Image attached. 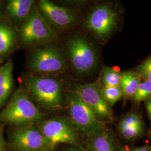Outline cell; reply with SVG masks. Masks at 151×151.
Instances as JSON below:
<instances>
[{
	"label": "cell",
	"instance_id": "obj_1",
	"mask_svg": "<svg viewBox=\"0 0 151 151\" xmlns=\"http://www.w3.org/2000/svg\"><path fill=\"white\" fill-rule=\"evenodd\" d=\"M43 114L26 94L17 92L0 113V119L12 124L22 125L37 122Z\"/></svg>",
	"mask_w": 151,
	"mask_h": 151
},
{
	"label": "cell",
	"instance_id": "obj_2",
	"mask_svg": "<svg viewBox=\"0 0 151 151\" xmlns=\"http://www.w3.org/2000/svg\"><path fill=\"white\" fill-rule=\"evenodd\" d=\"M69 112L74 124L87 136L104 132L102 122L75 92L69 95Z\"/></svg>",
	"mask_w": 151,
	"mask_h": 151
},
{
	"label": "cell",
	"instance_id": "obj_3",
	"mask_svg": "<svg viewBox=\"0 0 151 151\" xmlns=\"http://www.w3.org/2000/svg\"><path fill=\"white\" fill-rule=\"evenodd\" d=\"M27 85L33 96L45 107L57 109L62 102V90L58 81L45 77H31Z\"/></svg>",
	"mask_w": 151,
	"mask_h": 151
},
{
	"label": "cell",
	"instance_id": "obj_4",
	"mask_svg": "<svg viewBox=\"0 0 151 151\" xmlns=\"http://www.w3.org/2000/svg\"><path fill=\"white\" fill-rule=\"evenodd\" d=\"M118 15L108 5L99 6L87 17L85 25L98 38L104 40L108 38L116 26Z\"/></svg>",
	"mask_w": 151,
	"mask_h": 151
},
{
	"label": "cell",
	"instance_id": "obj_5",
	"mask_svg": "<svg viewBox=\"0 0 151 151\" xmlns=\"http://www.w3.org/2000/svg\"><path fill=\"white\" fill-rule=\"evenodd\" d=\"M75 92L101 121L113 119L110 107L103 97L101 90L95 83L77 86Z\"/></svg>",
	"mask_w": 151,
	"mask_h": 151
},
{
	"label": "cell",
	"instance_id": "obj_6",
	"mask_svg": "<svg viewBox=\"0 0 151 151\" xmlns=\"http://www.w3.org/2000/svg\"><path fill=\"white\" fill-rule=\"evenodd\" d=\"M68 53L73 68L78 72L91 70L96 62V54L90 44L84 39L76 37L68 45Z\"/></svg>",
	"mask_w": 151,
	"mask_h": 151
},
{
	"label": "cell",
	"instance_id": "obj_7",
	"mask_svg": "<svg viewBox=\"0 0 151 151\" xmlns=\"http://www.w3.org/2000/svg\"><path fill=\"white\" fill-rule=\"evenodd\" d=\"M21 37L23 43L32 44L52 40L55 34L43 15L36 10L33 11L22 27Z\"/></svg>",
	"mask_w": 151,
	"mask_h": 151
},
{
	"label": "cell",
	"instance_id": "obj_8",
	"mask_svg": "<svg viewBox=\"0 0 151 151\" xmlns=\"http://www.w3.org/2000/svg\"><path fill=\"white\" fill-rule=\"evenodd\" d=\"M11 140L13 146L19 151H52L54 149L40 130L33 128L16 130Z\"/></svg>",
	"mask_w": 151,
	"mask_h": 151
},
{
	"label": "cell",
	"instance_id": "obj_9",
	"mask_svg": "<svg viewBox=\"0 0 151 151\" xmlns=\"http://www.w3.org/2000/svg\"><path fill=\"white\" fill-rule=\"evenodd\" d=\"M40 132L53 147L62 143H77V137L74 130L63 119L45 121L41 126Z\"/></svg>",
	"mask_w": 151,
	"mask_h": 151
},
{
	"label": "cell",
	"instance_id": "obj_10",
	"mask_svg": "<svg viewBox=\"0 0 151 151\" xmlns=\"http://www.w3.org/2000/svg\"><path fill=\"white\" fill-rule=\"evenodd\" d=\"M30 67L39 72L53 73L64 69L65 61L57 49L47 47L35 51L30 60Z\"/></svg>",
	"mask_w": 151,
	"mask_h": 151
},
{
	"label": "cell",
	"instance_id": "obj_11",
	"mask_svg": "<svg viewBox=\"0 0 151 151\" xmlns=\"http://www.w3.org/2000/svg\"><path fill=\"white\" fill-rule=\"evenodd\" d=\"M38 4L42 14L55 27L66 28L76 21L75 14L67 9L47 0L40 1Z\"/></svg>",
	"mask_w": 151,
	"mask_h": 151
},
{
	"label": "cell",
	"instance_id": "obj_12",
	"mask_svg": "<svg viewBox=\"0 0 151 151\" xmlns=\"http://www.w3.org/2000/svg\"><path fill=\"white\" fill-rule=\"evenodd\" d=\"M13 64L8 61L0 67V105L9 96L12 86Z\"/></svg>",
	"mask_w": 151,
	"mask_h": 151
},
{
	"label": "cell",
	"instance_id": "obj_13",
	"mask_svg": "<svg viewBox=\"0 0 151 151\" xmlns=\"http://www.w3.org/2000/svg\"><path fill=\"white\" fill-rule=\"evenodd\" d=\"M34 1L32 0H12L7 5V10L12 17L22 19L29 15Z\"/></svg>",
	"mask_w": 151,
	"mask_h": 151
},
{
	"label": "cell",
	"instance_id": "obj_14",
	"mask_svg": "<svg viewBox=\"0 0 151 151\" xmlns=\"http://www.w3.org/2000/svg\"><path fill=\"white\" fill-rule=\"evenodd\" d=\"M139 77L132 72H126L122 75L120 87L125 98H133L140 83Z\"/></svg>",
	"mask_w": 151,
	"mask_h": 151
},
{
	"label": "cell",
	"instance_id": "obj_15",
	"mask_svg": "<svg viewBox=\"0 0 151 151\" xmlns=\"http://www.w3.org/2000/svg\"><path fill=\"white\" fill-rule=\"evenodd\" d=\"M90 151H115L111 138L105 132L91 137Z\"/></svg>",
	"mask_w": 151,
	"mask_h": 151
},
{
	"label": "cell",
	"instance_id": "obj_16",
	"mask_svg": "<svg viewBox=\"0 0 151 151\" xmlns=\"http://www.w3.org/2000/svg\"><path fill=\"white\" fill-rule=\"evenodd\" d=\"M15 42V33L12 29L0 24V54L10 51Z\"/></svg>",
	"mask_w": 151,
	"mask_h": 151
},
{
	"label": "cell",
	"instance_id": "obj_17",
	"mask_svg": "<svg viewBox=\"0 0 151 151\" xmlns=\"http://www.w3.org/2000/svg\"><path fill=\"white\" fill-rule=\"evenodd\" d=\"M101 92L110 106H113L123 96V92L120 86L105 87Z\"/></svg>",
	"mask_w": 151,
	"mask_h": 151
},
{
	"label": "cell",
	"instance_id": "obj_18",
	"mask_svg": "<svg viewBox=\"0 0 151 151\" xmlns=\"http://www.w3.org/2000/svg\"><path fill=\"white\" fill-rule=\"evenodd\" d=\"M122 75L117 70L110 67L104 70L103 83L105 87L120 86Z\"/></svg>",
	"mask_w": 151,
	"mask_h": 151
},
{
	"label": "cell",
	"instance_id": "obj_19",
	"mask_svg": "<svg viewBox=\"0 0 151 151\" xmlns=\"http://www.w3.org/2000/svg\"><path fill=\"white\" fill-rule=\"evenodd\" d=\"M151 97V82L147 80L140 82L138 87L133 97L137 103L145 101Z\"/></svg>",
	"mask_w": 151,
	"mask_h": 151
},
{
	"label": "cell",
	"instance_id": "obj_20",
	"mask_svg": "<svg viewBox=\"0 0 151 151\" xmlns=\"http://www.w3.org/2000/svg\"><path fill=\"white\" fill-rule=\"evenodd\" d=\"M142 125H144V123L140 115L135 113H131L126 115L120 120L118 128L122 129Z\"/></svg>",
	"mask_w": 151,
	"mask_h": 151
},
{
	"label": "cell",
	"instance_id": "obj_21",
	"mask_svg": "<svg viewBox=\"0 0 151 151\" xmlns=\"http://www.w3.org/2000/svg\"><path fill=\"white\" fill-rule=\"evenodd\" d=\"M144 125L119 129L122 137L127 140H133L142 135L144 132Z\"/></svg>",
	"mask_w": 151,
	"mask_h": 151
},
{
	"label": "cell",
	"instance_id": "obj_22",
	"mask_svg": "<svg viewBox=\"0 0 151 151\" xmlns=\"http://www.w3.org/2000/svg\"><path fill=\"white\" fill-rule=\"evenodd\" d=\"M138 71L145 80L151 82V57L144 60L138 67Z\"/></svg>",
	"mask_w": 151,
	"mask_h": 151
},
{
	"label": "cell",
	"instance_id": "obj_23",
	"mask_svg": "<svg viewBox=\"0 0 151 151\" xmlns=\"http://www.w3.org/2000/svg\"><path fill=\"white\" fill-rule=\"evenodd\" d=\"M145 106H146V110L148 114V116L149 118V120L150 122V129L148 130V138H151V97L147 99L145 101Z\"/></svg>",
	"mask_w": 151,
	"mask_h": 151
},
{
	"label": "cell",
	"instance_id": "obj_24",
	"mask_svg": "<svg viewBox=\"0 0 151 151\" xmlns=\"http://www.w3.org/2000/svg\"><path fill=\"white\" fill-rule=\"evenodd\" d=\"M135 151H151V148L150 146H143L135 148Z\"/></svg>",
	"mask_w": 151,
	"mask_h": 151
},
{
	"label": "cell",
	"instance_id": "obj_25",
	"mask_svg": "<svg viewBox=\"0 0 151 151\" xmlns=\"http://www.w3.org/2000/svg\"><path fill=\"white\" fill-rule=\"evenodd\" d=\"M120 151H135V148H128L126 147L121 148Z\"/></svg>",
	"mask_w": 151,
	"mask_h": 151
},
{
	"label": "cell",
	"instance_id": "obj_26",
	"mask_svg": "<svg viewBox=\"0 0 151 151\" xmlns=\"http://www.w3.org/2000/svg\"><path fill=\"white\" fill-rule=\"evenodd\" d=\"M69 151H83L81 149L79 148H72Z\"/></svg>",
	"mask_w": 151,
	"mask_h": 151
},
{
	"label": "cell",
	"instance_id": "obj_27",
	"mask_svg": "<svg viewBox=\"0 0 151 151\" xmlns=\"http://www.w3.org/2000/svg\"><path fill=\"white\" fill-rule=\"evenodd\" d=\"M1 148H2V144L0 143V151H1Z\"/></svg>",
	"mask_w": 151,
	"mask_h": 151
},
{
	"label": "cell",
	"instance_id": "obj_28",
	"mask_svg": "<svg viewBox=\"0 0 151 151\" xmlns=\"http://www.w3.org/2000/svg\"><path fill=\"white\" fill-rule=\"evenodd\" d=\"M0 143H1V140H0Z\"/></svg>",
	"mask_w": 151,
	"mask_h": 151
}]
</instances>
